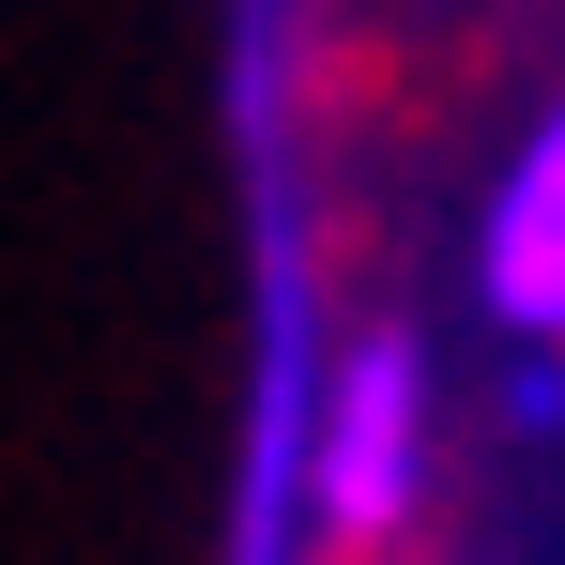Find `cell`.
<instances>
[{
    "instance_id": "2",
    "label": "cell",
    "mask_w": 565,
    "mask_h": 565,
    "mask_svg": "<svg viewBox=\"0 0 565 565\" xmlns=\"http://www.w3.org/2000/svg\"><path fill=\"white\" fill-rule=\"evenodd\" d=\"M489 306L551 352L565 337V107L535 122V153L504 169V199H489Z\"/></svg>"
},
{
    "instance_id": "1",
    "label": "cell",
    "mask_w": 565,
    "mask_h": 565,
    "mask_svg": "<svg viewBox=\"0 0 565 565\" xmlns=\"http://www.w3.org/2000/svg\"><path fill=\"white\" fill-rule=\"evenodd\" d=\"M413 459H428V367H413V337H367L352 382H337V428H321V504L352 535H397L413 520Z\"/></svg>"
},
{
    "instance_id": "3",
    "label": "cell",
    "mask_w": 565,
    "mask_h": 565,
    "mask_svg": "<svg viewBox=\"0 0 565 565\" xmlns=\"http://www.w3.org/2000/svg\"><path fill=\"white\" fill-rule=\"evenodd\" d=\"M504 413H520V428H565V367H551V352H535V367L504 382Z\"/></svg>"
}]
</instances>
